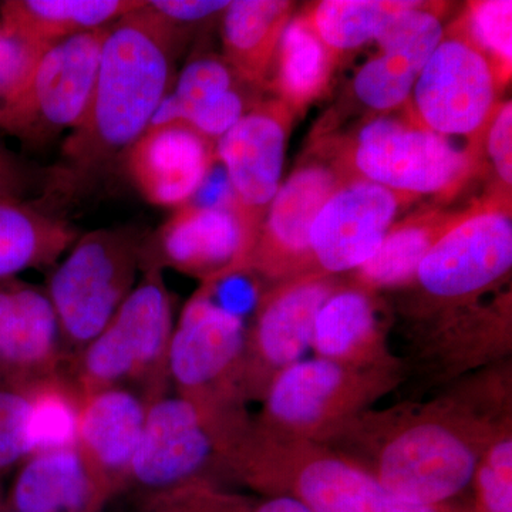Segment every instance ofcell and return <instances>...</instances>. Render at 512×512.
I'll use <instances>...</instances> for the list:
<instances>
[{
  "mask_svg": "<svg viewBox=\"0 0 512 512\" xmlns=\"http://www.w3.org/2000/svg\"><path fill=\"white\" fill-rule=\"evenodd\" d=\"M0 512H19L16 508H13L12 505L8 503L6 500L5 494H0Z\"/></svg>",
  "mask_w": 512,
  "mask_h": 512,
  "instance_id": "b9f144b4",
  "label": "cell"
},
{
  "mask_svg": "<svg viewBox=\"0 0 512 512\" xmlns=\"http://www.w3.org/2000/svg\"><path fill=\"white\" fill-rule=\"evenodd\" d=\"M247 512H315L308 505L285 495L264 497L261 501H251Z\"/></svg>",
  "mask_w": 512,
  "mask_h": 512,
  "instance_id": "60d3db41",
  "label": "cell"
},
{
  "mask_svg": "<svg viewBox=\"0 0 512 512\" xmlns=\"http://www.w3.org/2000/svg\"><path fill=\"white\" fill-rule=\"evenodd\" d=\"M228 470L264 497H292L315 512H471L400 500L348 458L316 441L261 429L252 416L229 454Z\"/></svg>",
  "mask_w": 512,
  "mask_h": 512,
  "instance_id": "3957f363",
  "label": "cell"
},
{
  "mask_svg": "<svg viewBox=\"0 0 512 512\" xmlns=\"http://www.w3.org/2000/svg\"><path fill=\"white\" fill-rule=\"evenodd\" d=\"M46 49L0 23V110L25 87Z\"/></svg>",
  "mask_w": 512,
  "mask_h": 512,
  "instance_id": "8d00e7d4",
  "label": "cell"
},
{
  "mask_svg": "<svg viewBox=\"0 0 512 512\" xmlns=\"http://www.w3.org/2000/svg\"><path fill=\"white\" fill-rule=\"evenodd\" d=\"M511 399L503 380L477 373L431 402L372 407L320 444L348 458L400 500L450 505L471 487L495 426L512 416Z\"/></svg>",
  "mask_w": 512,
  "mask_h": 512,
  "instance_id": "6da1fadb",
  "label": "cell"
},
{
  "mask_svg": "<svg viewBox=\"0 0 512 512\" xmlns=\"http://www.w3.org/2000/svg\"><path fill=\"white\" fill-rule=\"evenodd\" d=\"M323 140L346 177L413 198L451 197L481 165V154L457 148L450 138L421 127L409 114L367 121L349 143Z\"/></svg>",
  "mask_w": 512,
  "mask_h": 512,
  "instance_id": "52a82bcc",
  "label": "cell"
},
{
  "mask_svg": "<svg viewBox=\"0 0 512 512\" xmlns=\"http://www.w3.org/2000/svg\"><path fill=\"white\" fill-rule=\"evenodd\" d=\"M443 3L417 2L394 16L375 42L380 52L357 70L353 97L365 109L390 113L409 103L414 84L443 36Z\"/></svg>",
  "mask_w": 512,
  "mask_h": 512,
  "instance_id": "d6986e66",
  "label": "cell"
},
{
  "mask_svg": "<svg viewBox=\"0 0 512 512\" xmlns=\"http://www.w3.org/2000/svg\"><path fill=\"white\" fill-rule=\"evenodd\" d=\"M228 0H150L148 9L185 40L188 29L224 13Z\"/></svg>",
  "mask_w": 512,
  "mask_h": 512,
  "instance_id": "f35d334b",
  "label": "cell"
},
{
  "mask_svg": "<svg viewBox=\"0 0 512 512\" xmlns=\"http://www.w3.org/2000/svg\"><path fill=\"white\" fill-rule=\"evenodd\" d=\"M43 183L45 170L33 167L0 141V187L26 201L30 192L42 191Z\"/></svg>",
  "mask_w": 512,
  "mask_h": 512,
  "instance_id": "ab89813d",
  "label": "cell"
},
{
  "mask_svg": "<svg viewBox=\"0 0 512 512\" xmlns=\"http://www.w3.org/2000/svg\"><path fill=\"white\" fill-rule=\"evenodd\" d=\"M0 494H2V490H0Z\"/></svg>",
  "mask_w": 512,
  "mask_h": 512,
  "instance_id": "ee69618b",
  "label": "cell"
},
{
  "mask_svg": "<svg viewBox=\"0 0 512 512\" xmlns=\"http://www.w3.org/2000/svg\"><path fill=\"white\" fill-rule=\"evenodd\" d=\"M150 404L131 387H109L80 399L76 448L109 501L126 491Z\"/></svg>",
  "mask_w": 512,
  "mask_h": 512,
  "instance_id": "44dd1931",
  "label": "cell"
},
{
  "mask_svg": "<svg viewBox=\"0 0 512 512\" xmlns=\"http://www.w3.org/2000/svg\"><path fill=\"white\" fill-rule=\"evenodd\" d=\"M483 150L490 158L497 174V188L501 194L511 195L512 187V103L503 101L495 110L485 130Z\"/></svg>",
  "mask_w": 512,
  "mask_h": 512,
  "instance_id": "74e56055",
  "label": "cell"
},
{
  "mask_svg": "<svg viewBox=\"0 0 512 512\" xmlns=\"http://www.w3.org/2000/svg\"><path fill=\"white\" fill-rule=\"evenodd\" d=\"M292 117L281 100H261L215 146L217 163L224 167L251 252L266 211L281 187Z\"/></svg>",
  "mask_w": 512,
  "mask_h": 512,
  "instance_id": "9a60e30c",
  "label": "cell"
},
{
  "mask_svg": "<svg viewBox=\"0 0 512 512\" xmlns=\"http://www.w3.org/2000/svg\"><path fill=\"white\" fill-rule=\"evenodd\" d=\"M251 244L234 205L188 202L141 247V271L174 269L204 282L247 274Z\"/></svg>",
  "mask_w": 512,
  "mask_h": 512,
  "instance_id": "2e32d148",
  "label": "cell"
},
{
  "mask_svg": "<svg viewBox=\"0 0 512 512\" xmlns=\"http://www.w3.org/2000/svg\"><path fill=\"white\" fill-rule=\"evenodd\" d=\"M281 184L259 228L247 274L278 284L311 272L309 237L320 208L348 180L325 140Z\"/></svg>",
  "mask_w": 512,
  "mask_h": 512,
  "instance_id": "4fadbf2b",
  "label": "cell"
},
{
  "mask_svg": "<svg viewBox=\"0 0 512 512\" xmlns=\"http://www.w3.org/2000/svg\"><path fill=\"white\" fill-rule=\"evenodd\" d=\"M244 80L222 56L201 55L185 64L175 76L173 87L167 94L153 123H187L198 111L204 110L225 94L244 86Z\"/></svg>",
  "mask_w": 512,
  "mask_h": 512,
  "instance_id": "4dcf8cb0",
  "label": "cell"
},
{
  "mask_svg": "<svg viewBox=\"0 0 512 512\" xmlns=\"http://www.w3.org/2000/svg\"><path fill=\"white\" fill-rule=\"evenodd\" d=\"M215 146L180 121L151 124L121 161L144 200L157 207L178 208L192 201L210 177L217 164Z\"/></svg>",
  "mask_w": 512,
  "mask_h": 512,
  "instance_id": "ffe728a7",
  "label": "cell"
},
{
  "mask_svg": "<svg viewBox=\"0 0 512 512\" xmlns=\"http://www.w3.org/2000/svg\"><path fill=\"white\" fill-rule=\"evenodd\" d=\"M247 328L201 284L174 323L168 353L174 393L200 409L231 448L251 420L242 392Z\"/></svg>",
  "mask_w": 512,
  "mask_h": 512,
  "instance_id": "277c9868",
  "label": "cell"
},
{
  "mask_svg": "<svg viewBox=\"0 0 512 512\" xmlns=\"http://www.w3.org/2000/svg\"><path fill=\"white\" fill-rule=\"evenodd\" d=\"M473 204L460 210H427L394 222L379 249L369 261L356 269L353 284L380 292L407 288L430 249L473 211Z\"/></svg>",
  "mask_w": 512,
  "mask_h": 512,
  "instance_id": "d4e9b609",
  "label": "cell"
},
{
  "mask_svg": "<svg viewBox=\"0 0 512 512\" xmlns=\"http://www.w3.org/2000/svg\"><path fill=\"white\" fill-rule=\"evenodd\" d=\"M339 282L336 276L308 272L269 285L259 295L245 340L247 403L261 402L272 380L311 349L316 313Z\"/></svg>",
  "mask_w": 512,
  "mask_h": 512,
  "instance_id": "5bb4252c",
  "label": "cell"
},
{
  "mask_svg": "<svg viewBox=\"0 0 512 512\" xmlns=\"http://www.w3.org/2000/svg\"><path fill=\"white\" fill-rule=\"evenodd\" d=\"M228 453L227 441L200 409L178 394H164L148 407L126 491L144 498L218 485V478L229 477Z\"/></svg>",
  "mask_w": 512,
  "mask_h": 512,
  "instance_id": "8fae6325",
  "label": "cell"
},
{
  "mask_svg": "<svg viewBox=\"0 0 512 512\" xmlns=\"http://www.w3.org/2000/svg\"><path fill=\"white\" fill-rule=\"evenodd\" d=\"M106 32L47 47L25 87L0 110V131L39 148L76 128L89 107Z\"/></svg>",
  "mask_w": 512,
  "mask_h": 512,
  "instance_id": "7c38bea8",
  "label": "cell"
},
{
  "mask_svg": "<svg viewBox=\"0 0 512 512\" xmlns=\"http://www.w3.org/2000/svg\"><path fill=\"white\" fill-rule=\"evenodd\" d=\"M138 0H8L0 23L42 47L109 28L140 8Z\"/></svg>",
  "mask_w": 512,
  "mask_h": 512,
  "instance_id": "4316f807",
  "label": "cell"
},
{
  "mask_svg": "<svg viewBox=\"0 0 512 512\" xmlns=\"http://www.w3.org/2000/svg\"><path fill=\"white\" fill-rule=\"evenodd\" d=\"M30 397V456L40 451L76 447L82 397L66 373L30 387Z\"/></svg>",
  "mask_w": 512,
  "mask_h": 512,
  "instance_id": "1f68e13d",
  "label": "cell"
},
{
  "mask_svg": "<svg viewBox=\"0 0 512 512\" xmlns=\"http://www.w3.org/2000/svg\"><path fill=\"white\" fill-rule=\"evenodd\" d=\"M504 89L490 57L468 29L466 16L444 29L439 45L421 70L407 114L443 137H466L483 153L485 130Z\"/></svg>",
  "mask_w": 512,
  "mask_h": 512,
  "instance_id": "30bf717a",
  "label": "cell"
},
{
  "mask_svg": "<svg viewBox=\"0 0 512 512\" xmlns=\"http://www.w3.org/2000/svg\"><path fill=\"white\" fill-rule=\"evenodd\" d=\"M30 387L0 383V474L30 456Z\"/></svg>",
  "mask_w": 512,
  "mask_h": 512,
  "instance_id": "e575fe53",
  "label": "cell"
},
{
  "mask_svg": "<svg viewBox=\"0 0 512 512\" xmlns=\"http://www.w3.org/2000/svg\"><path fill=\"white\" fill-rule=\"evenodd\" d=\"M6 500L19 512H103L109 503L76 447L26 458Z\"/></svg>",
  "mask_w": 512,
  "mask_h": 512,
  "instance_id": "cb8c5ba5",
  "label": "cell"
},
{
  "mask_svg": "<svg viewBox=\"0 0 512 512\" xmlns=\"http://www.w3.org/2000/svg\"><path fill=\"white\" fill-rule=\"evenodd\" d=\"M77 237L73 225L35 202L0 200V281L52 269Z\"/></svg>",
  "mask_w": 512,
  "mask_h": 512,
  "instance_id": "83f0119b",
  "label": "cell"
},
{
  "mask_svg": "<svg viewBox=\"0 0 512 512\" xmlns=\"http://www.w3.org/2000/svg\"><path fill=\"white\" fill-rule=\"evenodd\" d=\"M144 237L136 228H101L76 241L45 286L67 356L92 342L136 286Z\"/></svg>",
  "mask_w": 512,
  "mask_h": 512,
  "instance_id": "ba28073f",
  "label": "cell"
},
{
  "mask_svg": "<svg viewBox=\"0 0 512 512\" xmlns=\"http://www.w3.org/2000/svg\"><path fill=\"white\" fill-rule=\"evenodd\" d=\"M404 375L406 367L357 369L316 356L302 359L272 380L252 421L272 433L322 443L393 392Z\"/></svg>",
  "mask_w": 512,
  "mask_h": 512,
  "instance_id": "9c48e42d",
  "label": "cell"
},
{
  "mask_svg": "<svg viewBox=\"0 0 512 512\" xmlns=\"http://www.w3.org/2000/svg\"><path fill=\"white\" fill-rule=\"evenodd\" d=\"M510 306V299L494 308L474 305L429 323L416 349L423 372L436 382H451L507 360L512 349Z\"/></svg>",
  "mask_w": 512,
  "mask_h": 512,
  "instance_id": "603a6c76",
  "label": "cell"
},
{
  "mask_svg": "<svg viewBox=\"0 0 512 512\" xmlns=\"http://www.w3.org/2000/svg\"><path fill=\"white\" fill-rule=\"evenodd\" d=\"M468 29L497 70L501 83L511 79L512 67V2L483 0L468 3Z\"/></svg>",
  "mask_w": 512,
  "mask_h": 512,
  "instance_id": "836d02e7",
  "label": "cell"
},
{
  "mask_svg": "<svg viewBox=\"0 0 512 512\" xmlns=\"http://www.w3.org/2000/svg\"><path fill=\"white\" fill-rule=\"evenodd\" d=\"M141 274L110 322L67 362L64 373L80 397L109 387H131L153 403L170 393L173 301L163 271L150 268Z\"/></svg>",
  "mask_w": 512,
  "mask_h": 512,
  "instance_id": "5b68a950",
  "label": "cell"
},
{
  "mask_svg": "<svg viewBox=\"0 0 512 512\" xmlns=\"http://www.w3.org/2000/svg\"><path fill=\"white\" fill-rule=\"evenodd\" d=\"M251 501L220 485L198 484L140 498L134 512H247Z\"/></svg>",
  "mask_w": 512,
  "mask_h": 512,
  "instance_id": "d590c367",
  "label": "cell"
},
{
  "mask_svg": "<svg viewBox=\"0 0 512 512\" xmlns=\"http://www.w3.org/2000/svg\"><path fill=\"white\" fill-rule=\"evenodd\" d=\"M416 198L348 178L330 195L309 237L311 272L338 276L372 258L404 205Z\"/></svg>",
  "mask_w": 512,
  "mask_h": 512,
  "instance_id": "e0dca14e",
  "label": "cell"
},
{
  "mask_svg": "<svg viewBox=\"0 0 512 512\" xmlns=\"http://www.w3.org/2000/svg\"><path fill=\"white\" fill-rule=\"evenodd\" d=\"M311 349L320 359L357 369L406 367L389 348L379 296L352 281L339 282L320 306Z\"/></svg>",
  "mask_w": 512,
  "mask_h": 512,
  "instance_id": "7402d4cb",
  "label": "cell"
},
{
  "mask_svg": "<svg viewBox=\"0 0 512 512\" xmlns=\"http://www.w3.org/2000/svg\"><path fill=\"white\" fill-rule=\"evenodd\" d=\"M338 62L303 10L292 16L282 33L268 87L292 114H302L325 94Z\"/></svg>",
  "mask_w": 512,
  "mask_h": 512,
  "instance_id": "f1b7e54d",
  "label": "cell"
},
{
  "mask_svg": "<svg viewBox=\"0 0 512 512\" xmlns=\"http://www.w3.org/2000/svg\"><path fill=\"white\" fill-rule=\"evenodd\" d=\"M471 512H512V416L495 426L481 450Z\"/></svg>",
  "mask_w": 512,
  "mask_h": 512,
  "instance_id": "d6a6232c",
  "label": "cell"
},
{
  "mask_svg": "<svg viewBox=\"0 0 512 512\" xmlns=\"http://www.w3.org/2000/svg\"><path fill=\"white\" fill-rule=\"evenodd\" d=\"M417 2L407 0H323L305 9L319 39L340 56L376 40L384 26Z\"/></svg>",
  "mask_w": 512,
  "mask_h": 512,
  "instance_id": "f546056e",
  "label": "cell"
},
{
  "mask_svg": "<svg viewBox=\"0 0 512 512\" xmlns=\"http://www.w3.org/2000/svg\"><path fill=\"white\" fill-rule=\"evenodd\" d=\"M0 200H18V198L13 197V195L10 194L8 190H5V188L0 187Z\"/></svg>",
  "mask_w": 512,
  "mask_h": 512,
  "instance_id": "7bdbcfd3",
  "label": "cell"
},
{
  "mask_svg": "<svg viewBox=\"0 0 512 512\" xmlns=\"http://www.w3.org/2000/svg\"><path fill=\"white\" fill-rule=\"evenodd\" d=\"M512 266L511 195L494 191L451 228L421 261L412 284L413 318L427 325L477 305Z\"/></svg>",
  "mask_w": 512,
  "mask_h": 512,
  "instance_id": "8992f818",
  "label": "cell"
},
{
  "mask_svg": "<svg viewBox=\"0 0 512 512\" xmlns=\"http://www.w3.org/2000/svg\"><path fill=\"white\" fill-rule=\"evenodd\" d=\"M293 9V3L284 0H234L222 13V57L249 86L268 87Z\"/></svg>",
  "mask_w": 512,
  "mask_h": 512,
  "instance_id": "484cf974",
  "label": "cell"
},
{
  "mask_svg": "<svg viewBox=\"0 0 512 512\" xmlns=\"http://www.w3.org/2000/svg\"><path fill=\"white\" fill-rule=\"evenodd\" d=\"M66 349L43 286L0 281V383L28 387L66 372Z\"/></svg>",
  "mask_w": 512,
  "mask_h": 512,
  "instance_id": "ac0fdd59",
  "label": "cell"
},
{
  "mask_svg": "<svg viewBox=\"0 0 512 512\" xmlns=\"http://www.w3.org/2000/svg\"><path fill=\"white\" fill-rule=\"evenodd\" d=\"M181 45L147 2L107 28L89 107L46 168L37 207H69L121 160L170 93Z\"/></svg>",
  "mask_w": 512,
  "mask_h": 512,
  "instance_id": "7a4b0ae2",
  "label": "cell"
}]
</instances>
